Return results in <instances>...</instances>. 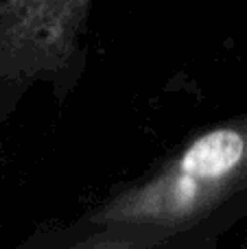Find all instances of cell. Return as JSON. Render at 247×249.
Here are the masks:
<instances>
[{"mask_svg":"<svg viewBox=\"0 0 247 249\" xmlns=\"http://www.w3.org/2000/svg\"><path fill=\"white\" fill-rule=\"evenodd\" d=\"M247 219V114L197 131L144 175L109 190L77 216L166 234L164 249H219Z\"/></svg>","mask_w":247,"mask_h":249,"instance_id":"obj_1","label":"cell"},{"mask_svg":"<svg viewBox=\"0 0 247 249\" xmlns=\"http://www.w3.org/2000/svg\"><path fill=\"white\" fill-rule=\"evenodd\" d=\"M81 0H4L0 4V96L33 79L70 70Z\"/></svg>","mask_w":247,"mask_h":249,"instance_id":"obj_2","label":"cell"},{"mask_svg":"<svg viewBox=\"0 0 247 249\" xmlns=\"http://www.w3.org/2000/svg\"><path fill=\"white\" fill-rule=\"evenodd\" d=\"M166 234L138 225H90L70 221L33 234L18 249H164Z\"/></svg>","mask_w":247,"mask_h":249,"instance_id":"obj_3","label":"cell"}]
</instances>
